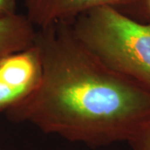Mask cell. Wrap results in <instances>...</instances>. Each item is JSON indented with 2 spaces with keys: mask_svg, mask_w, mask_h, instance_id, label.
I'll list each match as a JSON object with an SVG mask.
<instances>
[{
  "mask_svg": "<svg viewBox=\"0 0 150 150\" xmlns=\"http://www.w3.org/2000/svg\"><path fill=\"white\" fill-rule=\"evenodd\" d=\"M42 77L36 89L7 110L15 123L98 148L129 141L150 121V90L118 74L73 33L70 21L37 28Z\"/></svg>",
  "mask_w": 150,
  "mask_h": 150,
  "instance_id": "obj_1",
  "label": "cell"
},
{
  "mask_svg": "<svg viewBox=\"0 0 150 150\" xmlns=\"http://www.w3.org/2000/svg\"><path fill=\"white\" fill-rule=\"evenodd\" d=\"M70 25L76 38L109 69L150 90V22L103 6L76 17Z\"/></svg>",
  "mask_w": 150,
  "mask_h": 150,
  "instance_id": "obj_2",
  "label": "cell"
},
{
  "mask_svg": "<svg viewBox=\"0 0 150 150\" xmlns=\"http://www.w3.org/2000/svg\"><path fill=\"white\" fill-rule=\"evenodd\" d=\"M41 77L42 64L35 43L1 57L0 111L8 110L29 96L36 89Z\"/></svg>",
  "mask_w": 150,
  "mask_h": 150,
  "instance_id": "obj_3",
  "label": "cell"
},
{
  "mask_svg": "<svg viewBox=\"0 0 150 150\" xmlns=\"http://www.w3.org/2000/svg\"><path fill=\"white\" fill-rule=\"evenodd\" d=\"M145 0H24L28 19L36 28L59 22L74 20L87 11L109 6L130 18L143 22ZM144 23V22H143Z\"/></svg>",
  "mask_w": 150,
  "mask_h": 150,
  "instance_id": "obj_4",
  "label": "cell"
},
{
  "mask_svg": "<svg viewBox=\"0 0 150 150\" xmlns=\"http://www.w3.org/2000/svg\"><path fill=\"white\" fill-rule=\"evenodd\" d=\"M36 32L25 14L0 18V58L32 46Z\"/></svg>",
  "mask_w": 150,
  "mask_h": 150,
  "instance_id": "obj_5",
  "label": "cell"
},
{
  "mask_svg": "<svg viewBox=\"0 0 150 150\" xmlns=\"http://www.w3.org/2000/svg\"><path fill=\"white\" fill-rule=\"evenodd\" d=\"M133 150H150V121L128 141Z\"/></svg>",
  "mask_w": 150,
  "mask_h": 150,
  "instance_id": "obj_6",
  "label": "cell"
},
{
  "mask_svg": "<svg viewBox=\"0 0 150 150\" xmlns=\"http://www.w3.org/2000/svg\"><path fill=\"white\" fill-rule=\"evenodd\" d=\"M17 13V0H0V18Z\"/></svg>",
  "mask_w": 150,
  "mask_h": 150,
  "instance_id": "obj_7",
  "label": "cell"
},
{
  "mask_svg": "<svg viewBox=\"0 0 150 150\" xmlns=\"http://www.w3.org/2000/svg\"><path fill=\"white\" fill-rule=\"evenodd\" d=\"M0 150H2V149H1V148H0Z\"/></svg>",
  "mask_w": 150,
  "mask_h": 150,
  "instance_id": "obj_8",
  "label": "cell"
}]
</instances>
